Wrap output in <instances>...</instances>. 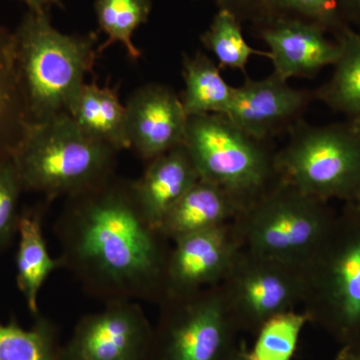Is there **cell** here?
<instances>
[{
  "mask_svg": "<svg viewBox=\"0 0 360 360\" xmlns=\"http://www.w3.org/2000/svg\"><path fill=\"white\" fill-rule=\"evenodd\" d=\"M53 231L63 269L90 297L103 303L165 300L168 239L144 217L132 180L113 174L65 198Z\"/></svg>",
  "mask_w": 360,
  "mask_h": 360,
  "instance_id": "6da1fadb",
  "label": "cell"
},
{
  "mask_svg": "<svg viewBox=\"0 0 360 360\" xmlns=\"http://www.w3.org/2000/svg\"><path fill=\"white\" fill-rule=\"evenodd\" d=\"M49 13L28 11L13 32L16 68L30 123L68 112L99 52L98 34L70 35Z\"/></svg>",
  "mask_w": 360,
  "mask_h": 360,
  "instance_id": "7a4b0ae2",
  "label": "cell"
},
{
  "mask_svg": "<svg viewBox=\"0 0 360 360\" xmlns=\"http://www.w3.org/2000/svg\"><path fill=\"white\" fill-rule=\"evenodd\" d=\"M120 151L92 139L68 112L30 123L13 160L23 191L52 201L71 198L115 174Z\"/></svg>",
  "mask_w": 360,
  "mask_h": 360,
  "instance_id": "3957f363",
  "label": "cell"
},
{
  "mask_svg": "<svg viewBox=\"0 0 360 360\" xmlns=\"http://www.w3.org/2000/svg\"><path fill=\"white\" fill-rule=\"evenodd\" d=\"M222 115L188 117L184 146L200 179L248 207L272 186L276 155Z\"/></svg>",
  "mask_w": 360,
  "mask_h": 360,
  "instance_id": "277c9868",
  "label": "cell"
},
{
  "mask_svg": "<svg viewBox=\"0 0 360 360\" xmlns=\"http://www.w3.org/2000/svg\"><path fill=\"white\" fill-rule=\"evenodd\" d=\"M288 144L276 153L277 175L317 200H354L360 188V137L350 125H315L298 120Z\"/></svg>",
  "mask_w": 360,
  "mask_h": 360,
  "instance_id": "5b68a950",
  "label": "cell"
},
{
  "mask_svg": "<svg viewBox=\"0 0 360 360\" xmlns=\"http://www.w3.org/2000/svg\"><path fill=\"white\" fill-rule=\"evenodd\" d=\"M322 201L279 179L241 212L246 250L284 264L307 266L326 238L328 219Z\"/></svg>",
  "mask_w": 360,
  "mask_h": 360,
  "instance_id": "8992f818",
  "label": "cell"
},
{
  "mask_svg": "<svg viewBox=\"0 0 360 360\" xmlns=\"http://www.w3.org/2000/svg\"><path fill=\"white\" fill-rule=\"evenodd\" d=\"M160 305L148 360H224L232 316L221 290L169 296Z\"/></svg>",
  "mask_w": 360,
  "mask_h": 360,
  "instance_id": "52a82bcc",
  "label": "cell"
},
{
  "mask_svg": "<svg viewBox=\"0 0 360 360\" xmlns=\"http://www.w3.org/2000/svg\"><path fill=\"white\" fill-rule=\"evenodd\" d=\"M222 295L232 317L259 328L274 315L293 310L309 295L307 266L238 252Z\"/></svg>",
  "mask_w": 360,
  "mask_h": 360,
  "instance_id": "ba28073f",
  "label": "cell"
},
{
  "mask_svg": "<svg viewBox=\"0 0 360 360\" xmlns=\"http://www.w3.org/2000/svg\"><path fill=\"white\" fill-rule=\"evenodd\" d=\"M153 333L139 302L104 303L78 321L61 360H148Z\"/></svg>",
  "mask_w": 360,
  "mask_h": 360,
  "instance_id": "9c48e42d",
  "label": "cell"
},
{
  "mask_svg": "<svg viewBox=\"0 0 360 360\" xmlns=\"http://www.w3.org/2000/svg\"><path fill=\"white\" fill-rule=\"evenodd\" d=\"M165 270V297L193 295L224 279L238 255L227 225L174 241Z\"/></svg>",
  "mask_w": 360,
  "mask_h": 360,
  "instance_id": "30bf717a",
  "label": "cell"
},
{
  "mask_svg": "<svg viewBox=\"0 0 360 360\" xmlns=\"http://www.w3.org/2000/svg\"><path fill=\"white\" fill-rule=\"evenodd\" d=\"M129 148L142 160H155L182 146L188 116L180 96L160 84L135 89L125 104Z\"/></svg>",
  "mask_w": 360,
  "mask_h": 360,
  "instance_id": "8fae6325",
  "label": "cell"
},
{
  "mask_svg": "<svg viewBox=\"0 0 360 360\" xmlns=\"http://www.w3.org/2000/svg\"><path fill=\"white\" fill-rule=\"evenodd\" d=\"M259 37L269 47L274 73L288 82L312 77L335 65L340 56L338 39H330L323 26L293 16L274 15L258 25Z\"/></svg>",
  "mask_w": 360,
  "mask_h": 360,
  "instance_id": "7c38bea8",
  "label": "cell"
},
{
  "mask_svg": "<svg viewBox=\"0 0 360 360\" xmlns=\"http://www.w3.org/2000/svg\"><path fill=\"white\" fill-rule=\"evenodd\" d=\"M314 94L296 89L272 73L262 79L246 78L234 87L226 116L236 127L258 141H265L300 120Z\"/></svg>",
  "mask_w": 360,
  "mask_h": 360,
  "instance_id": "4fadbf2b",
  "label": "cell"
},
{
  "mask_svg": "<svg viewBox=\"0 0 360 360\" xmlns=\"http://www.w3.org/2000/svg\"><path fill=\"white\" fill-rule=\"evenodd\" d=\"M307 271L309 293L319 290L336 323L345 329L359 326L360 232L348 236L321 269L307 267Z\"/></svg>",
  "mask_w": 360,
  "mask_h": 360,
  "instance_id": "5bb4252c",
  "label": "cell"
},
{
  "mask_svg": "<svg viewBox=\"0 0 360 360\" xmlns=\"http://www.w3.org/2000/svg\"><path fill=\"white\" fill-rule=\"evenodd\" d=\"M200 180L184 144L155 160L139 179L132 180L137 203L149 224L160 229L165 215Z\"/></svg>",
  "mask_w": 360,
  "mask_h": 360,
  "instance_id": "9a60e30c",
  "label": "cell"
},
{
  "mask_svg": "<svg viewBox=\"0 0 360 360\" xmlns=\"http://www.w3.org/2000/svg\"><path fill=\"white\" fill-rule=\"evenodd\" d=\"M243 206L224 189L198 180L187 191L160 225V231L168 240L226 225L238 217Z\"/></svg>",
  "mask_w": 360,
  "mask_h": 360,
  "instance_id": "2e32d148",
  "label": "cell"
},
{
  "mask_svg": "<svg viewBox=\"0 0 360 360\" xmlns=\"http://www.w3.org/2000/svg\"><path fill=\"white\" fill-rule=\"evenodd\" d=\"M45 205L20 212L18 250L16 253V284L33 316L39 314L40 290L52 272L63 269L60 258L52 257L44 234Z\"/></svg>",
  "mask_w": 360,
  "mask_h": 360,
  "instance_id": "e0dca14e",
  "label": "cell"
},
{
  "mask_svg": "<svg viewBox=\"0 0 360 360\" xmlns=\"http://www.w3.org/2000/svg\"><path fill=\"white\" fill-rule=\"evenodd\" d=\"M71 117L92 139L117 150L129 148L127 136V110L116 89L85 84L70 111Z\"/></svg>",
  "mask_w": 360,
  "mask_h": 360,
  "instance_id": "ac0fdd59",
  "label": "cell"
},
{
  "mask_svg": "<svg viewBox=\"0 0 360 360\" xmlns=\"http://www.w3.org/2000/svg\"><path fill=\"white\" fill-rule=\"evenodd\" d=\"M28 124L16 68L13 32L0 25V161L13 158Z\"/></svg>",
  "mask_w": 360,
  "mask_h": 360,
  "instance_id": "d6986e66",
  "label": "cell"
},
{
  "mask_svg": "<svg viewBox=\"0 0 360 360\" xmlns=\"http://www.w3.org/2000/svg\"><path fill=\"white\" fill-rule=\"evenodd\" d=\"M184 90L180 96L188 117L205 115H225L231 108L234 87L225 82L219 66L202 52L184 56Z\"/></svg>",
  "mask_w": 360,
  "mask_h": 360,
  "instance_id": "ffe728a7",
  "label": "cell"
},
{
  "mask_svg": "<svg viewBox=\"0 0 360 360\" xmlns=\"http://www.w3.org/2000/svg\"><path fill=\"white\" fill-rule=\"evenodd\" d=\"M340 46L333 73L315 96L338 113L360 115V30L347 27L335 37Z\"/></svg>",
  "mask_w": 360,
  "mask_h": 360,
  "instance_id": "44dd1931",
  "label": "cell"
},
{
  "mask_svg": "<svg viewBox=\"0 0 360 360\" xmlns=\"http://www.w3.org/2000/svg\"><path fill=\"white\" fill-rule=\"evenodd\" d=\"M61 352L56 323L40 314L30 328L0 322V360H61Z\"/></svg>",
  "mask_w": 360,
  "mask_h": 360,
  "instance_id": "7402d4cb",
  "label": "cell"
},
{
  "mask_svg": "<svg viewBox=\"0 0 360 360\" xmlns=\"http://www.w3.org/2000/svg\"><path fill=\"white\" fill-rule=\"evenodd\" d=\"M99 27L108 40L99 45V52L110 45L122 44L127 56L137 60L141 52L132 42V35L148 20L153 9L151 0H96L94 4Z\"/></svg>",
  "mask_w": 360,
  "mask_h": 360,
  "instance_id": "603a6c76",
  "label": "cell"
},
{
  "mask_svg": "<svg viewBox=\"0 0 360 360\" xmlns=\"http://www.w3.org/2000/svg\"><path fill=\"white\" fill-rule=\"evenodd\" d=\"M201 42L214 54L219 68H231L245 72L252 56L269 58V51H257L248 44L243 35L241 20L227 9L219 8L212 25L201 35Z\"/></svg>",
  "mask_w": 360,
  "mask_h": 360,
  "instance_id": "cb8c5ba5",
  "label": "cell"
},
{
  "mask_svg": "<svg viewBox=\"0 0 360 360\" xmlns=\"http://www.w3.org/2000/svg\"><path fill=\"white\" fill-rule=\"evenodd\" d=\"M309 314L295 310L274 315L258 328L255 347L251 350L257 360H291Z\"/></svg>",
  "mask_w": 360,
  "mask_h": 360,
  "instance_id": "d4e9b609",
  "label": "cell"
},
{
  "mask_svg": "<svg viewBox=\"0 0 360 360\" xmlns=\"http://www.w3.org/2000/svg\"><path fill=\"white\" fill-rule=\"evenodd\" d=\"M272 15L293 16L323 26L335 37L350 27L336 0H267Z\"/></svg>",
  "mask_w": 360,
  "mask_h": 360,
  "instance_id": "484cf974",
  "label": "cell"
},
{
  "mask_svg": "<svg viewBox=\"0 0 360 360\" xmlns=\"http://www.w3.org/2000/svg\"><path fill=\"white\" fill-rule=\"evenodd\" d=\"M22 193L13 158L0 161V252L8 248L18 236L20 217L18 203Z\"/></svg>",
  "mask_w": 360,
  "mask_h": 360,
  "instance_id": "4316f807",
  "label": "cell"
},
{
  "mask_svg": "<svg viewBox=\"0 0 360 360\" xmlns=\"http://www.w3.org/2000/svg\"><path fill=\"white\" fill-rule=\"evenodd\" d=\"M219 8L227 9L239 20H250L258 25L271 18L267 0H215Z\"/></svg>",
  "mask_w": 360,
  "mask_h": 360,
  "instance_id": "83f0119b",
  "label": "cell"
},
{
  "mask_svg": "<svg viewBox=\"0 0 360 360\" xmlns=\"http://www.w3.org/2000/svg\"><path fill=\"white\" fill-rule=\"evenodd\" d=\"M340 13L348 25L350 23L360 30V0H336Z\"/></svg>",
  "mask_w": 360,
  "mask_h": 360,
  "instance_id": "f1b7e54d",
  "label": "cell"
},
{
  "mask_svg": "<svg viewBox=\"0 0 360 360\" xmlns=\"http://www.w3.org/2000/svg\"><path fill=\"white\" fill-rule=\"evenodd\" d=\"M25 2L28 11H39V13H49L52 6H63L60 0H20Z\"/></svg>",
  "mask_w": 360,
  "mask_h": 360,
  "instance_id": "f546056e",
  "label": "cell"
},
{
  "mask_svg": "<svg viewBox=\"0 0 360 360\" xmlns=\"http://www.w3.org/2000/svg\"><path fill=\"white\" fill-rule=\"evenodd\" d=\"M229 360H257V359L252 354V352H248L243 347L238 350L236 354H233Z\"/></svg>",
  "mask_w": 360,
  "mask_h": 360,
  "instance_id": "4dcf8cb0",
  "label": "cell"
},
{
  "mask_svg": "<svg viewBox=\"0 0 360 360\" xmlns=\"http://www.w3.org/2000/svg\"><path fill=\"white\" fill-rule=\"evenodd\" d=\"M348 124L350 125V127H352V129L354 130L355 134L360 137V115L350 118Z\"/></svg>",
  "mask_w": 360,
  "mask_h": 360,
  "instance_id": "1f68e13d",
  "label": "cell"
},
{
  "mask_svg": "<svg viewBox=\"0 0 360 360\" xmlns=\"http://www.w3.org/2000/svg\"><path fill=\"white\" fill-rule=\"evenodd\" d=\"M352 201H354L355 210L360 213V188Z\"/></svg>",
  "mask_w": 360,
  "mask_h": 360,
  "instance_id": "d6a6232c",
  "label": "cell"
},
{
  "mask_svg": "<svg viewBox=\"0 0 360 360\" xmlns=\"http://www.w3.org/2000/svg\"><path fill=\"white\" fill-rule=\"evenodd\" d=\"M341 360H360V355L355 354H345Z\"/></svg>",
  "mask_w": 360,
  "mask_h": 360,
  "instance_id": "836d02e7",
  "label": "cell"
}]
</instances>
